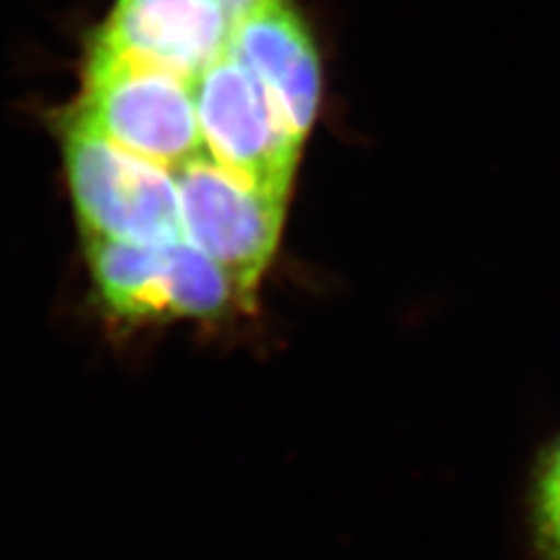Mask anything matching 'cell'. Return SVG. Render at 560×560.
<instances>
[{"label": "cell", "mask_w": 560, "mask_h": 560, "mask_svg": "<svg viewBox=\"0 0 560 560\" xmlns=\"http://www.w3.org/2000/svg\"><path fill=\"white\" fill-rule=\"evenodd\" d=\"M66 178L84 236L164 243L183 238L171 168L103 136L75 110L61 121Z\"/></svg>", "instance_id": "cell-1"}, {"label": "cell", "mask_w": 560, "mask_h": 560, "mask_svg": "<svg viewBox=\"0 0 560 560\" xmlns=\"http://www.w3.org/2000/svg\"><path fill=\"white\" fill-rule=\"evenodd\" d=\"M73 110L117 145L171 171L206 154L191 84L98 45L90 49Z\"/></svg>", "instance_id": "cell-2"}, {"label": "cell", "mask_w": 560, "mask_h": 560, "mask_svg": "<svg viewBox=\"0 0 560 560\" xmlns=\"http://www.w3.org/2000/svg\"><path fill=\"white\" fill-rule=\"evenodd\" d=\"M101 304L125 323L218 320L238 294L232 278L185 238L127 243L84 236Z\"/></svg>", "instance_id": "cell-3"}, {"label": "cell", "mask_w": 560, "mask_h": 560, "mask_svg": "<svg viewBox=\"0 0 560 560\" xmlns=\"http://www.w3.org/2000/svg\"><path fill=\"white\" fill-rule=\"evenodd\" d=\"M173 175L180 195L183 238L232 278L241 308L253 306L283 234L288 199L241 183L208 154L175 168Z\"/></svg>", "instance_id": "cell-4"}, {"label": "cell", "mask_w": 560, "mask_h": 560, "mask_svg": "<svg viewBox=\"0 0 560 560\" xmlns=\"http://www.w3.org/2000/svg\"><path fill=\"white\" fill-rule=\"evenodd\" d=\"M191 94L210 160L241 183L288 199L304 143L248 70L224 55L195 80Z\"/></svg>", "instance_id": "cell-5"}, {"label": "cell", "mask_w": 560, "mask_h": 560, "mask_svg": "<svg viewBox=\"0 0 560 560\" xmlns=\"http://www.w3.org/2000/svg\"><path fill=\"white\" fill-rule=\"evenodd\" d=\"M226 55L248 70L304 143L318 117L323 75L313 35L292 0H255L236 16Z\"/></svg>", "instance_id": "cell-6"}, {"label": "cell", "mask_w": 560, "mask_h": 560, "mask_svg": "<svg viewBox=\"0 0 560 560\" xmlns=\"http://www.w3.org/2000/svg\"><path fill=\"white\" fill-rule=\"evenodd\" d=\"M234 16L220 0H117L92 45L195 84L230 49Z\"/></svg>", "instance_id": "cell-7"}, {"label": "cell", "mask_w": 560, "mask_h": 560, "mask_svg": "<svg viewBox=\"0 0 560 560\" xmlns=\"http://www.w3.org/2000/svg\"><path fill=\"white\" fill-rule=\"evenodd\" d=\"M530 528L539 556L560 560V436L539 455L530 488Z\"/></svg>", "instance_id": "cell-8"}]
</instances>
